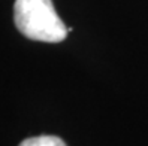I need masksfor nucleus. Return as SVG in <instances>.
Here are the masks:
<instances>
[{"instance_id":"f257e3e1","label":"nucleus","mask_w":148,"mask_h":146,"mask_svg":"<svg viewBox=\"0 0 148 146\" xmlns=\"http://www.w3.org/2000/svg\"><path fill=\"white\" fill-rule=\"evenodd\" d=\"M14 20L20 33L32 40L58 43L69 33L51 0H16Z\"/></svg>"},{"instance_id":"f03ea898","label":"nucleus","mask_w":148,"mask_h":146,"mask_svg":"<svg viewBox=\"0 0 148 146\" xmlns=\"http://www.w3.org/2000/svg\"><path fill=\"white\" fill-rule=\"evenodd\" d=\"M20 146H66V143L57 136H38L23 140Z\"/></svg>"}]
</instances>
